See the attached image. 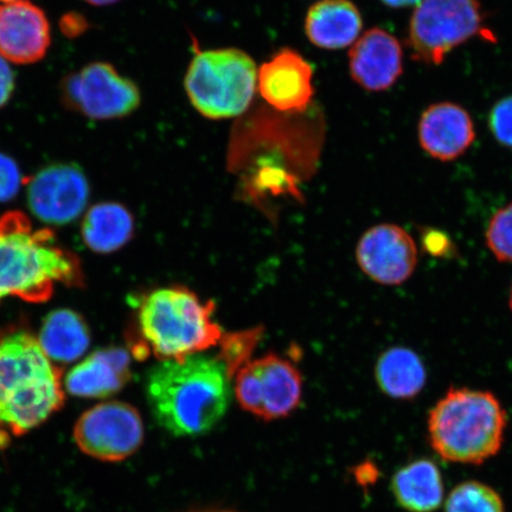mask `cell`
I'll use <instances>...</instances> for the list:
<instances>
[{"mask_svg":"<svg viewBox=\"0 0 512 512\" xmlns=\"http://www.w3.org/2000/svg\"><path fill=\"white\" fill-rule=\"evenodd\" d=\"M392 490L401 507L411 512H432L444 499L438 466L426 459L416 460L396 472Z\"/></svg>","mask_w":512,"mask_h":512,"instance_id":"21","label":"cell"},{"mask_svg":"<svg viewBox=\"0 0 512 512\" xmlns=\"http://www.w3.org/2000/svg\"><path fill=\"white\" fill-rule=\"evenodd\" d=\"M509 306L512 311V286H511V291H510Z\"/></svg>","mask_w":512,"mask_h":512,"instance_id":"34","label":"cell"},{"mask_svg":"<svg viewBox=\"0 0 512 512\" xmlns=\"http://www.w3.org/2000/svg\"><path fill=\"white\" fill-rule=\"evenodd\" d=\"M51 44L44 11L29 0L0 4V56L15 64L40 62Z\"/></svg>","mask_w":512,"mask_h":512,"instance_id":"14","label":"cell"},{"mask_svg":"<svg viewBox=\"0 0 512 512\" xmlns=\"http://www.w3.org/2000/svg\"><path fill=\"white\" fill-rule=\"evenodd\" d=\"M81 234L86 246L93 252H117L133 238V215L117 202L95 204L83 219Z\"/></svg>","mask_w":512,"mask_h":512,"instance_id":"19","label":"cell"},{"mask_svg":"<svg viewBox=\"0 0 512 512\" xmlns=\"http://www.w3.org/2000/svg\"><path fill=\"white\" fill-rule=\"evenodd\" d=\"M61 29L66 36H79L87 29L85 18L79 15H67L62 18Z\"/></svg>","mask_w":512,"mask_h":512,"instance_id":"29","label":"cell"},{"mask_svg":"<svg viewBox=\"0 0 512 512\" xmlns=\"http://www.w3.org/2000/svg\"><path fill=\"white\" fill-rule=\"evenodd\" d=\"M215 305L204 302L187 287L159 288L140 304V351L160 361H181L219 344L221 326L214 319Z\"/></svg>","mask_w":512,"mask_h":512,"instance_id":"5","label":"cell"},{"mask_svg":"<svg viewBox=\"0 0 512 512\" xmlns=\"http://www.w3.org/2000/svg\"><path fill=\"white\" fill-rule=\"evenodd\" d=\"M61 376L34 336L16 332L0 339V430L19 437L59 411Z\"/></svg>","mask_w":512,"mask_h":512,"instance_id":"3","label":"cell"},{"mask_svg":"<svg viewBox=\"0 0 512 512\" xmlns=\"http://www.w3.org/2000/svg\"><path fill=\"white\" fill-rule=\"evenodd\" d=\"M60 96L68 110L93 120H113L137 111L139 88L107 62H93L70 73L60 83Z\"/></svg>","mask_w":512,"mask_h":512,"instance_id":"8","label":"cell"},{"mask_svg":"<svg viewBox=\"0 0 512 512\" xmlns=\"http://www.w3.org/2000/svg\"><path fill=\"white\" fill-rule=\"evenodd\" d=\"M74 440L89 457L123 462L143 444L142 416L126 402H102L80 416L74 427Z\"/></svg>","mask_w":512,"mask_h":512,"instance_id":"10","label":"cell"},{"mask_svg":"<svg viewBox=\"0 0 512 512\" xmlns=\"http://www.w3.org/2000/svg\"><path fill=\"white\" fill-rule=\"evenodd\" d=\"M349 67L357 85L370 92L386 91L402 75L400 43L386 30L370 29L350 50Z\"/></svg>","mask_w":512,"mask_h":512,"instance_id":"15","label":"cell"},{"mask_svg":"<svg viewBox=\"0 0 512 512\" xmlns=\"http://www.w3.org/2000/svg\"><path fill=\"white\" fill-rule=\"evenodd\" d=\"M363 28L362 16L351 0H320L305 19V34L312 44L326 50L354 44Z\"/></svg>","mask_w":512,"mask_h":512,"instance_id":"18","label":"cell"},{"mask_svg":"<svg viewBox=\"0 0 512 512\" xmlns=\"http://www.w3.org/2000/svg\"><path fill=\"white\" fill-rule=\"evenodd\" d=\"M23 183L22 171L16 160L0 151V203L14 200Z\"/></svg>","mask_w":512,"mask_h":512,"instance_id":"26","label":"cell"},{"mask_svg":"<svg viewBox=\"0 0 512 512\" xmlns=\"http://www.w3.org/2000/svg\"><path fill=\"white\" fill-rule=\"evenodd\" d=\"M184 86L191 105L203 117L234 118L251 106L258 86V70L245 51H201L190 63Z\"/></svg>","mask_w":512,"mask_h":512,"instance_id":"6","label":"cell"},{"mask_svg":"<svg viewBox=\"0 0 512 512\" xmlns=\"http://www.w3.org/2000/svg\"><path fill=\"white\" fill-rule=\"evenodd\" d=\"M198 512H233L228 510H208V511H198Z\"/></svg>","mask_w":512,"mask_h":512,"instance_id":"33","label":"cell"},{"mask_svg":"<svg viewBox=\"0 0 512 512\" xmlns=\"http://www.w3.org/2000/svg\"><path fill=\"white\" fill-rule=\"evenodd\" d=\"M475 138L470 114L450 102L428 107L420 119L419 142L422 149L443 162L462 156Z\"/></svg>","mask_w":512,"mask_h":512,"instance_id":"16","label":"cell"},{"mask_svg":"<svg viewBox=\"0 0 512 512\" xmlns=\"http://www.w3.org/2000/svg\"><path fill=\"white\" fill-rule=\"evenodd\" d=\"M485 240L498 261L512 262V203L492 216Z\"/></svg>","mask_w":512,"mask_h":512,"instance_id":"24","label":"cell"},{"mask_svg":"<svg viewBox=\"0 0 512 512\" xmlns=\"http://www.w3.org/2000/svg\"><path fill=\"white\" fill-rule=\"evenodd\" d=\"M89 194L85 172L78 165L67 163L51 164L36 172L27 188L31 213L54 226L78 219L87 207Z\"/></svg>","mask_w":512,"mask_h":512,"instance_id":"11","label":"cell"},{"mask_svg":"<svg viewBox=\"0 0 512 512\" xmlns=\"http://www.w3.org/2000/svg\"><path fill=\"white\" fill-rule=\"evenodd\" d=\"M38 343L51 362L70 363L88 350L91 334L79 313L56 310L44 319Z\"/></svg>","mask_w":512,"mask_h":512,"instance_id":"22","label":"cell"},{"mask_svg":"<svg viewBox=\"0 0 512 512\" xmlns=\"http://www.w3.org/2000/svg\"><path fill=\"white\" fill-rule=\"evenodd\" d=\"M445 512H504L501 496L479 482L459 484L448 495Z\"/></svg>","mask_w":512,"mask_h":512,"instance_id":"23","label":"cell"},{"mask_svg":"<svg viewBox=\"0 0 512 512\" xmlns=\"http://www.w3.org/2000/svg\"><path fill=\"white\" fill-rule=\"evenodd\" d=\"M131 356L125 349L95 351L64 380L67 392L78 398L105 399L120 392L131 380Z\"/></svg>","mask_w":512,"mask_h":512,"instance_id":"17","label":"cell"},{"mask_svg":"<svg viewBox=\"0 0 512 512\" xmlns=\"http://www.w3.org/2000/svg\"><path fill=\"white\" fill-rule=\"evenodd\" d=\"M362 272L384 286H399L412 277L418 266V247L405 229L383 223L367 230L356 248Z\"/></svg>","mask_w":512,"mask_h":512,"instance_id":"12","label":"cell"},{"mask_svg":"<svg viewBox=\"0 0 512 512\" xmlns=\"http://www.w3.org/2000/svg\"><path fill=\"white\" fill-rule=\"evenodd\" d=\"M16 78L11 63L0 56V108L9 104L15 93Z\"/></svg>","mask_w":512,"mask_h":512,"instance_id":"27","label":"cell"},{"mask_svg":"<svg viewBox=\"0 0 512 512\" xmlns=\"http://www.w3.org/2000/svg\"><path fill=\"white\" fill-rule=\"evenodd\" d=\"M83 2H86L94 6H107L118 3L120 2V0H83Z\"/></svg>","mask_w":512,"mask_h":512,"instance_id":"31","label":"cell"},{"mask_svg":"<svg viewBox=\"0 0 512 512\" xmlns=\"http://www.w3.org/2000/svg\"><path fill=\"white\" fill-rule=\"evenodd\" d=\"M14 2H19V0H0V4H3V3H14Z\"/></svg>","mask_w":512,"mask_h":512,"instance_id":"32","label":"cell"},{"mask_svg":"<svg viewBox=\"0 0 512 512\" xmlns=\"http://www.w3.org/2000/svg\"><path fill=\"white\" fill-rule=\"evenodd\" d=\"M383 4L393 9L408 8V6L419 5L421 0H381Z\"/></svg>","mask_w":512,"mask_h":512,"instance_id":"30","label":"cell"},{"mask_svg":"<svg viewBox=\"0 0 512 512\" xmlns=\"http://www.w3.org/2000/svg\"><path fill=\"white\" fill-rule=\"evenodd\" d=\"M507 421L494 394L450 388L428 414V434L446 462L479 465L501 450Z\"/></svg>","mask_w":512,"mask_h":512,"instance_id":"4","label":"cell"},{"mask_svg":"<svg viewBox=\"0 0 512 512\" xmlns=\"http://www.w3.org/2000/svg\"><path fill=\"white\" fill-rule=\"evenodd\" d=\"M478 0H421L409 24L415 60L438 66L446 55L482 30Z\"/></svg>","mask_w":512,"mask_h":512,"instance_id":"7","label":"cell"},{"mask_svg":"<svg viewBox=\"0 0 512 512\" xmlns=\"http://www.w3.org/2000/svg\"><path fill=\"white\" fill-rule=\"evenodd\" d=\"M146 396L158 424L175 437H200L229 407V371L219 358L195 355L163 361L150 371Z\"/></svg>","mask_w":512,"mask_h":512,"instance_id":"1","label":"cell"},{"mask_svg":"<svg viewBox=\"0 0 512 512\" xmlns=\"http://www.w3.org/2000/svg\"><path fill=\"white\" fill-rule=\"evenodd\" d=\"M489 125L497 142L512 149V96L497 102L492 108Z\"/></svg>","mask_w":512,"mask_h":512,"instance_id":"25","label":"cell"},{"mask_svg":"<svg viewBox=\"0 0 512 512\" xmlns=\"http://www.w3.org/2000/svg\"><path fill=\"white\" fill-rule=\"evenodd\" d=\"M262 98L275 111L288 114L303 113L311 105L313 68L298 51L284 48L262 64L258 73Z\"/></svg>","mask_w":512,"mask_h":512,"instance_id":"13","label":"cell"},{"mask_svg":"<svg viewBox=\"0 0 512 512\" xmlns=\"http://www.w3.org/2000/svg\"><path fill=\"white\" fill-rule=\"evenodd\" d=\"M54 238L49 229H32L19 211L0 217V302L16 297L44 303L57 284L81 285L78 258L56 246Z\"/></svg>","mask_w":512,"mask_h":512,"instance_id":"2","label":"cell"},{"mask_svg":"<svg viewBox=\"0 0 512 512\" xmlns=\"http://www.w3.org/2000/svg\"><path fill=\"white\" fill-rule=\"evenodd\" d=\"M422 243H424L426 251L433 256H445L452 249L450 239L439 230H426L422 236Z\"/></svg>","mask_w":512,"mask_h":512,"instance_id":"28","label":"cell"},{"mask_svg":"<svg viewBox=\"0 0 512 512\" xmlns=\"http://www.w3.org/2000/svg\"><path fill=\"white\" fill-rule=\"evenodd\" d=\"M376 382L389 398L411 400L424 390L427 371L415 351L395 347L383 352L375 367Z\"/></svg>","mask_w":512,"mask_h":512,"instance_id":"20","label":"cell"},{"mask_svg":"<svg viewBox=\"0 0 512 512\" xmlns=\"http://www.w3.org/2000/svg\"><path fill=\"white\" fill-rule=\"evenodd\" d=\"M303 380L291 361L268 354L238 369L235 395L239 405L265 421L290 415L302 400Z\"/></svg>","mask_w":512,"mask_h":512,"instance_id":"9","label":"cell"}]
</instances>
